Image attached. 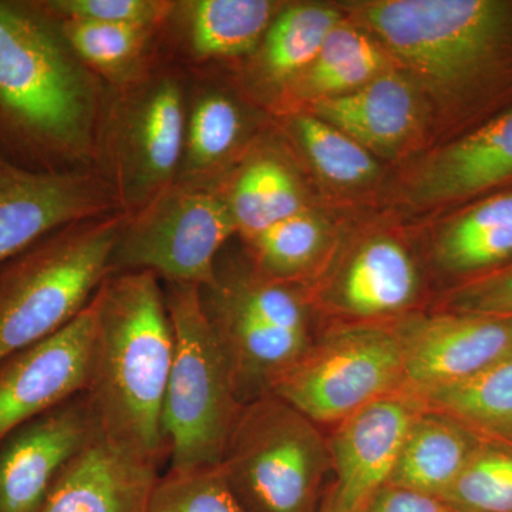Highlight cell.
Here are the masks:
<instances>
[{
    "mask_svg": "<svg viewBox=\"0 0 512 512\" xmlns=\"http://www.w3.org/2000/svg\"><path fill=\"white\" fill-rule=\"evenodd\" d=\"M92 366L86 396L101 439L161 466L165 390L174 332L160 278L150 271L110 274L93 296Z\"/></svg>",
    "mask_w": 512,
    "mask_h": 512,
    "instance_id": "cell-1",
    "label": "cell"
},
{
    "mask_svg": "<svg viewBox=\"0 0 512 512\" xmlns=\"http://www.w3.org/2000/svg\"><path fill=\"white\" fill-rule=\"evenodd\" d=\"M94 117L93 84L55 20L0 0V138L33 157H79Z\"/></svg>",
    "mask_w": 512,
    "mask_h": 512,
    "instance_id": "cell-2",
    "label": "cell"
},
{
    "mask_svg": "<svg viewBox=\"0 0 512 512\" xmlns=\"http://www.w3.org/2000/svg\"><path fill=\"white\" fill-rule=\"evenodd\" d=\"M363 19L454 100L484 103L512 93L511 2L379 0L366 3Z\"/></svg>",
    "mask_w": 512,
    "mask_h": 512,
    "instance_id": "cell-3",
    "label": "cell"
},
{
    "mask_svg": "<svg viewBox=\"0 0 512 512\" xmlns=\"http://www.w3.org/2000/svg\"><path fill=\"white\" fill-rule=\"evenodd\" d=\"M124 218H94L37 242L0 269V363L55 335L111 274Z\"/></svg>",
    "mask_w": 512,
    "mask_h": 512,
    "instance_id": "cell-4",
    "label": "cell"
},
{
    "mask_svg": "<svg viewBox=\"0 0 512 512\" xmlns=\"http://www.w3.org/2000/svg\"><path fill=\"white\" fill-rule=\"evenodd\" d=\"M165 284L174 332L163 406L170 470L217 467L244 404L202 305L201 286Z\"/></svg>",
    "mask_w": 512,
    "mask_h": 512,
    "instance_id": "cell-5",
    "label": "cell"
},
{
    "mask_svg": "<svg viewBox=\"0 0 512 512\" xmlns=\"http://www.w3.org/2000/svg\"><path fill=\"white\" fill-rule=\"evenodd\" d=\"M218 468L245 512H318L332 461L318 424L266 393L242 407Z\"/></svg>",
    "mask_w": 512,
    "mask_h": 512,
    "instance_id": "cell-6",
    "label": "cell"
},
{
    "mask_svg": "<svg viewBox=\"0 0 512 512\" xmlns=\"http://www.w3.org/2000/svg\"><path fill=\"white\" fill-rule=\"evenodd\" d=\"M237 231L227 197L194 183L171 185L124 222L111 274L150 271L165 282L207 288L217 256Z\"/></svg>",
    "mask_w": 512,
    "mask_h": 512,
    "instance_id": "cell-7",
    "label": "cell"
},
{
    "mask_svg": "<svg viewBox=\"0 0 512 512\" xmlns=\"http://www.w3.org/2000/svg\"><path fill=\"white\" fill-rule=\"evenodd\" d=\"M403 386V349L396 328L353 325L311 345L276 377L269 393L315 424H338Z\"/></svg>",
    "mask_w": 512,
    "mask_h": 512,
    "instance_id": "cell-8",
    "label": "cell"
},
{
    "mask_svg": "<svg viewBox=\"0 0 512 512\" xmlns=\"http://www.w3.org/2000/svg\"><path fill=\"white\" fill-rule=\"evenodd\" d=\"M94 336L92 299L55 335L0 363V444L23 424L86 392Z\"/></svg>",
    "mask_w": 512,
    "mask_h": 512,
    "instance_id": "cell-9",
    "label": "cell"
},
{
    "mask_svg": "<svg viewBox=\"0 0 512 512\" xmlns=\"http://www.w3.org/2000/svg\"><path fill=\"white\" fill-rule=\"evenodd\" d=\"M423 404L406 390L386 394L336 424L328 440L335 485L328 504L336 512H363L390 483L413 421Z\"/></svg>",
    "mask_w": 512,
    "mask_h": 512,
    "instance_id": "cell-10",
    "label": "cell"
},
{
    "mask_svg": "<svg viewBox=\"0 0 512 512\" xmlns=\"http://www.w3.org/2000/svg\"><path fill=\"white\" fill-rule=\"evenodd\" d=\"M187 114L180 84L157 80L123 107L114 160L123 201L144 205L167 190L184 160Z\"/></svg>",
    "mask_w": 512,
    "mask_h": 512,
    "instance_id": "cell-11",
    "label": "cell"
},
{
    "mask_svg": "<svg viewBox=\"0 0 512 512\" xmlns=\"http://www.w3.org/2000/svg\"><path fill=\"white\" fill-rule=\"evenodd\" d=\"M106 207L92 178L36 170L0 153V269L60 229L99 218Z\"/></svg>",
    "mask_w": 512,
    "mask_h": 512,
    "instance_id": "cell-12",
    "label": "cell"
},
{
    "mask_svg": "<svg viewBox=\"0 0 512 512\" xmlns=\"http://www.w3.org/2000/svg\"><path fill=\"white\" fill-rule=\"evenodd\" d=\"M94 431L84 393L13 431L0 444V512H40L57 478Z\"/></svg>",
    "mask_w": 512,
    "mask_h": 512,
    "instance_id": "cell-13",
    "label": "cell"
},
{
    "mask_svg": "<svg viewBox=\"0 0 512 512\" xmlns=\"http://www.w3.org/2000/svg\"><path fill=\"white\" fill-rule=\"evenodd\" d=\"M406 392L458 382L512 352V318L448 313L397 326Z\"/></svg>",
    "mask_w": 512,
    "mask_h": 512,
    "instance_id": "cell-14",
    "label": "cell"
},
{
    "mask_svg": "<svg viewBox=\"0 0 512 512\" xmlns=\"http://www.w3.org/2000/svg\"><path fill=\"white\" fill-rule=\"evenodd\" d=\"M158 468L94 431L57 478L40 512H147Z\"/></svg>",
    "mask_w": 512,
    "mask_h": 512,
    "instance_id": "cell-15",
    "label": "cell"
},
{
    "mask_svg": "<svg viewBox=\"0 0 512 512\" xmlns=\"http://www.w3.org/2000/svg\"><path fill=\"white\" fill-rule=\"evenodd\" d=\"M512 180V107L434 158L417 181L421 202L461 200Z\"/></svg>",
    "mask_w": 512,
    "mask_h": 512,
    "instance_id": "cell-16",
    "label": "cell"
},
{
    "mask_svg": "<svg viewBox=\"0 0 512 512\" xmlns=\"http://www.w3.org/2000/svg\"><path fill=\"white\" fill-rule=\"evenodd\" d=\"M315 116L353 138L367 151H392L413 133L417 100L413 87L397 74H382L339 96L322 97Z\"/></svg>",
    "mask_w": 512,
    "mask_h": 512,
    "instance_id": "cell-17",
    "label": "cell"
},
{
    "mask_svg": "<svg viewBox=\"0 0 512 512\" xmlns=\"http://www.w3.org/2000/svg\"><path fill=\"white\" fill-rule=\"evenodd\" d=\"M483 441L446 414L423 409L410 427L389 484L440 498Z\"/></svg>",
    "mask_w": 512,
    "mask_h": 512,
    "instance_id": "cell-18",
    "label": "cell"
},
{
    "mask_svg": "<svg viewBox=\"0 0 512 512\" xmlns=\"http://www.w3.org/2000/svg\"><path fill=\"white\" fill-rule=\"evenodd\" d=\"M409 393L481 440L512 447V352L466 379Z\"/></svg>",
    "mask_w": 512,
    "mask_h": 512,
    "instance_id": "cell-19",
    "label": "cell"
},
{
    "mask_svg": "<svg viewBox=\"0 0 512 512\" xmlns=\"http://www.w3.org/2000/svg\"><path fill=\"white\" fill-rule=\"evenodd\" d=\"M416 266L402 245L376 239L360 249L339 284V305L357 318L402 311L416 296Z\"/></svg>",
    "mask_w": 512,
    "mask_h": 512,
    "instance_id": "cell-20",
    "label": "cell"
},
{
    "mask_svg": "<svg viewBox=\"0 0 512 512\" xmlns=\"http://www.w3.org/2000/svg\"><path fill=\"white\" fill-rule=\"evenodd\" d=\"M444 269L470 274L512 256V191L471 207L448 225L437 245Z\"/></svg>",
    "mask_w": 512,
    "mask_h": 512,
    "instance_id": "cell-21",
    "label": "cell"
},
{
    "mask_svg": "<svg viewBox=\"0 0 512 512\" xmlns=\"http://www.w3.org/2000/svg\"><path fill=\"white\" fill-rule=\"evenodd\" d=\"M188 40L201 57L251 52L272 23L268 0H194L183 3Z\"/></svg>",
    "mask_w": 512,
    "mask_h": 512,
    "instance_id": "cell-22",
    "label": "cell"
},
{
    "mask_svg": "<svg viewBox=\"0 0 512 512\" xmlns=\"http://www.w3.org/2000/svg\"><path fill=\"white\" fill-rule=\"evenodd\" d=\"M235 225L249 239L269 225L303 211L302 195L288 168L258 158L241 171L227 197Z\"/></svg>",
    "mask_w": 512,
    "mask_h": 512,
    "instance_id": "cell-23",
    "label": "cell"
},
{
    "mask_svg": "<svg viewBox=\"0 0 512 512\" xmlns=\"http://www.w3.org/2000/svg\"><path fill=\"white\" fill-rule=\"evenodd\" d=\"M339 23V13L325 6H291L279 13L265 33L266 72L281 82L311 66Z\"/></svg>",
    "mask_w": 512,
    "mask_h": 512,
    "instance_id": "cell-24",
    "label": "cell"
},
{
    "mask_svg": "<svg viewBox=\"0 0 512 512\" xmlns=\"http://www.w3.org/2000/svg\"><path fill=\"white\" fill-rule=\"evenodd\" d=\"M382 64V55L365 35L339 23L309 66L308 89L319 99L353 92L375 79Z\"/></svg>",
    "mask_w": 512,
    "mask_h": 512,
    "instance_id": "cell-25",
    "label": "cell"
},
{
    "mask_svg": "<svg viewBox=\"0 0 512 512\" xmlns=\"http://www.w3.org/2000/svg\"><path fill=\"white\" fill-rule=\"evenodd\" d=\"M439 500L456 512H512V447L484 440Z\"/></svg>",
    "mask_w": 512,
    "mask_h": 512,
    "instance_id": "cell-26",
    "label": "cell"
},
{
    "mask_svg": "<svg viewBox=\"0 0 512 512\" xmlns=\"http://www.w3.org/2000/svg\"><path fill=\"white\" fill-rule=\"evenodd\" d=\"M60 32L74 55L111 77L124 76L147 45L148 26L60 20Z\"/></svg>",
    "mask_w": 512,
    "mask_h": 512,
    "instance_id": "cell-27",
    "label": "cell"
},
{
    "mask_svg": "<svg viewBox=\"0 0 512 512\" xmlns=\"http://www.w3.org/2000/svg\"><path fill=\"white\" fill-rule=\"evenodd\" d=\"M325 237L322 222L302 211L269 225L251 241L262 271L286 279L302 274L316 261Z\"/></svg>",
    "mask_w": 512,
    "mask_h": 512,
    "instance_id": "cell-28",
    "label": "cell"
},
{
    "mask_svg": "<svg viewBox=\"0 0 512 512\" xmlns=\"http://www.w3.org/2000/svg\"><path fill=\"white\" fill-rule=\"evenodd\" d=\"M241 133V111L234 101L218 93L201 97L187 119L184 158L188 173H202L224 160Z\"/></svg>",
    "mask_w": 512,
    "mask_h": 512,
    "instance_id": "cell-29",
    "label": "cell"
},
{
    "mask_svg": "<svg viewBox=\"0 0 512 512\" xmlns=\"http://www.w3.org/2000/svg\"><path fill=\"white\" fill-rule=\"evenodd\" d=\"M296 128L316 170L332 183L357 185L375 178L377 165L369 151L338 128L315 114L298 117Z\"/></svg>",
    "mask_w": 512,
    "mask_h": 512,
    "instance_id": "cell-30",
    "label": "cell"
},
{
    "mask_svg": "<svg viewBox=\"0 0 512 512\" xmlns=\"http://www.w3.org/2000/svg\"><path fill=\"white\" fill-rule=\"evenodd\" d=\"M147 512H245L220 468L168 470L158 477Z\"/></svg>",
    "mask_w": 512,
    "mask_h": 512,
    "instance_id": "cell-31",
    "label": "cell"
},
{
    "mask_svg": "<svg viewBox=\"0 0 512 512\" xmlns=\"http://www.w3.org/2000/svg\"><path fill=\"white\" fill-rule=\"evenodd\" d=\"M37 6L52 19L151 26L164 18L170 3L156 0H47Z\"/></svg>",
    "mask_w": 512,
    "mask_h": 512,
    "instance_id": "cell-32",
    "label": "cell"
},
{
    "mask_svg": "<svg viewBox=\"0 0 512 512\" xmlns=\"http://www.w3.org/2000/svg\"><path fill=\"white\" fill-rule=\"evenodd\" d=\"M450 306L456 313L512 318V265L464 286Z\"/></svg>",
    "mask_w": 512,
    "mask_h": 512,
    "instance_id": "cell-33",
    "label": "cell"
},
{
    "mask_svg": "<svg viewBox=\"0 0 512 512\" xmlns=\"http://www.w3.org/2000/svg\"><path fill=\"white\" fill-rule=\"evenodd\" d=\"M363 512H453L439 498L387 484Z\"/></svg>",
    "mask_w": 512,
    "mask_h": 512,
    "instance_id": "cell-34",
    "label": "cell"
},
{
    "mask_svg": "<svg viewBox=\"0 0 512 512\" xmlns=\"http://www.w3.org/2000/svg\"><path fill=\"white\" fill-rule=\"evenodd\" d=\"M322 512H336L335 510H332V508L329 507L328 504L325 505V508H323Z\"/></svg>",
    "mask_w": 512,
    "mask_h": 512,
    "instance_id": "cell-35",
    "label": "cell"
},
{
    "mask_svg": "<svg viewBox=\"0 0 512 512\" xmlns=\"http://www.w3.org/2000/svg\"><path fill=\"white\" fill-rule=\"evenodd\" d=\"M453 512H456V511H453Z\"/></svg>",
    "mask_w": 512,
    "mask_h": 512,
    "instance_id": "cell-36",
    "label": "cell"
}]
</instances>
